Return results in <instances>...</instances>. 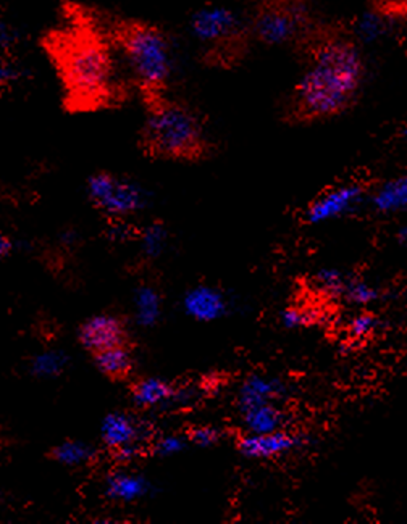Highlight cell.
<instances>
[{"mask_svg": "<svg viewBox=\"0 0 407 524\" xmlns=\"http://www.w3.org/2000/svg\"><path fill=\"white\" fill-rule=\"evenodd\" d=\"M94 361L99 370L112 379L127 378L133 368V357L127 344L115 345L94 353Z\"/></svg>", "mask_w": 407, "mask_h": 524, "instance_id": "obj_18", "label": "cell"}, {"mask_svg": "<svg viewBox=\"0 0 407 524\" xmlns=\"http://www.w3.org/2000/svg\"><path fill=\"white\" fill-rule=\"evenodd\" d=\"M378 326V318L369 312L355 314L347 326V332L353 339H365L372 336Z\"/></svg>", "mask_w": 407, "mask_h": 524, "instance_id": "obj_25", "label": "cell"}, {"mask_svg": "<svg viewBox=\"0 0 407 524\" xmlns=\"http://www.w3.org/2000/svg\"><path fill=\"white\" fill-rule=\"evenodd\" d=\"M141 149L146 155L174 162H197L207 155L209 141L201 117L168 92L143 98Z\"/></svg>", "mask_w": 407, "mask_h": 524, "instance_id": "obj_4", "label": "cell"}, {"mask_svg": "<svg viewBox=\"0 0 407 524\" xmlns=\"http://www.w3.org/2000/svg\"><path fill=\"white\" fill-rule=\"evenodd\" d=\"M67 355L59 351L41 353L31 361V371L39 378H52L61 375L67 367Z\"/></svg>", "mask_w": 407, "mask_h": 524, "instance_id": "obj_21", "label": "cell"}, {"mask_svg": "<svg viewBox=\"0 0 407 524\" xmlns=\"http://www.w3.org/2000/svg\"><path fill=\"white\" fill-rule=\"evenodd\" d=\"M136 322L141 326H154L160 316V297L151 287H139L135 294Z\"/></svg>", "mask_w": 407, "mask_h": 524, "instance_id": "obj_19", "label": "cell"}, {"mask_svg": "<svg viewBox=\"0 0 407 524\" xmlns=\"http://www.w3.org/2000/svg\"><path fill=\"white\" fill-rule=\"evenodd\" d=\"M324 314L314 308H296L289 307L281 314V322L289 328V330H298V328H309L316 326L324 320Z\"/></svg>", "mask_w": 407, "mask_h": 524, "instance_id": "obj_23", "label": "cell"}, {"mask_svg": "<svg viewBox=\"0 0 407 524\" xmlns=\"http://www.w3.org/2000/svg\"><path fill=\"white\" fill-rule=\"evenodd\" d=\"M128 332L120 318L113 314H96L83 323L80 328V342L86 351L94 353L106 351L115 345L127 344Z\"/></svg>", "mask_w": 407, "mask_h": 524, "instance_id": "obj_9", "label": "cell"}, {"mask_svg": "<svg viewBox=\"0 0 407 524\" xmlns=\"http://www.w3.org/2000/svg\"><path fill=\"white\" fill-rule=\"evenodd\" d=\"M166 232L164 226L151 225L146 228L143 236L144 254L157 257L162 248H166Z\"/></svg>", "mask_w": 407, "mask_h": 524, "instance_id": "obj_26", "label": "cell"}, {"mask_svg": "<svg viewBox=\"0 0 407 524\" xmlns=\"http://www.w3.org/2000/svg\"><path fill=\"white\" fill-rule=\"evenodd\" d=\"M372 205L380 213L407 211V176L382 184L372 197Z\"/></svg>", "mask_w": 407, "mask_h": 524, "instance_id": "obj_16", "label": "cell"}, {"mask_svg": "<svg viewBox=\"0 0 407 524\" xmlns=\"http://www.w3.org/2000/svg\"><path fill=\"white\" fill-rule=\"evenodd\" d=\"M98 18L115 51L128 63L141 98L168 92L172 51L166 33L154 23L136 18Z\"/></svg>", "mask_w": 407, "mask_h": 524, "instance_id": "obj_3", "label": "cell"}, {"mask_svg": "<svg viewBox=\"0 0 407 524\" xmlns=\"http://www.w3.org/2000/svg\"><path fill=\"white\" fill-rule=\"evenodd\" d=\"M102 441L106 442L110 449H120L123 445L137 444L143 437V425L136 421L133 416L127 413H109L102 421Z\"/></svg>", "mask_w": 407, "mask_h": 524, "instance_id": "obj_12", "label": "cell"}, {"mask_svg": "<svg viewBox=\"0 0 407 524\" xmlns=\"http://www.w3.org/2000/svg\"><path fill=\"white\" fill-rule=\"evenodd\" d=\"M90 201L112 217H127L146 205L143 189L110 173H96L88 181Z\"/></svg>", "mask_w": 407, "mask_h": 524, "instance_id": "obj_7", "label": "cell"}, {"mask_svg": "<svg viewBox=\"0 0 407 524\" xmlns=\"http://www.w3.org/2000/svg\"><path fill=\"white\" fill-rule=\"evenodd\" d=\"M71 14L67 28L52 30L43 39L63 88L70 112H98L120 105L128 89L117 71L110 39L98 16L86 10Z\"/></svg>", "mask_w": 407, "mask_h": 524, "instance_id": "obj_1", "label": "cell"}, {"mask_svg": "<svg viewBox=\"0 0 407 524\" xmlns=\"http://www.w3.org/2000/svg\"><path fill=\"white\" fill-rule=\"evenodd\" d=\"M299 51L306 55L308 67L289 96L288 123L308 125L346 112L364 78L359 47L317 26Z\"/></svg>", "mask_w": 407, "mask_h": 524, "instance_id": "obj_2", "label": "cell"}, {"mask_svg": "<svg viewBox=\"0 0 407 524\" xmlns=\"http://www.w3.org/2000/svg\"><path fill=\"white\" fill-rule=\"evenodd\" d=\"M402 136H404V139H407V125L404 126V129H402Z\"/></svg>", "mask_w": 407, "mask_h": 524, "instance_id": "obj_32", "label": "cell"}, {"mask_svg": "<svg viewBox=\"0 0 407 524\" xmlns=\"http://www.w3.org/2000/svg\"><path fill=\"white\" fill-rule=\"evenodd\" d=\"M176 398V390L170 386V382L158 378H146L135 384L131 390V398L139 408H154L160 405L168 404Z\"/></svg>", "mask_w": 407, "mask_h": 524, "instance_id": "obj_15", "label": "cell"}, {"mask_svg": "<svg viewBox=\"0 0 407 524\" xmlns=\"http://www.w3.org/2000/svg\"><path fill=\"white\" fill-rule=\"evenodd\" d=\"M139 454H141L139 444H129V445H123L120 449H115V458L118 462H131L136 457H139Z\"/></svg>", "mask_w": 407, "mask_h": 524, "instance_id": "obj_29", "label": "cell"}, {"mask_svg": "<svg viewBox=\"0 0 407 524\" xmlns=\"http://www.w3.org/2000/svg\"><path fill=\"white\" fill-rule=\"evenodd\" d=\"M191 28L203 47V61L207 65L233 68L244 61L252 33L228 8L209 5L197 10Z\"/></svg>", "mask_w": 407, "mask_h": 524, "instance_id": "obj_5", "label": "cell"}, {"mask_svg": "<svg viewBox=\"0 0 407 524\" xmlns=\"http://www.w3.org/2000/svg\"><path fill=\"white\" fill-rule=\"evenodd\" d=\"M183 307L197 322H213L225 314L226 302L217 289L199 285L185 295Z\"/></svg>", "mask_w": 407, "mask_h": 524, "instance_id": "obj_11", "label": "cell"}, {"mask_svg": "<svg viewBox=\"0 0 407 524\" xmlns=\"http://www.w3.org/2000/svg\"><path fill=\"white\" fill-rule=\"evenodd\" d=\"M285 394V386L277 379H269L262 376H251L242 382L238 394V407L242 413L259 405L271 404V400Z\"/></svg>", "mask_w": 407, "mask_h": 524, "instance_id": "obj_13", "label": "cell"}, {"mask_svg": "<svg viewBox=\"0 0 407 524\" xmlns=\"http://www.w3.org/2000/svg\"><path fill=\"white\" fill-rule=\"evenodd\" d=\"M12 248H14V244L10 242L7 236H4L2 240H0V254H2V257H8V254L12 252Z\"/></svg>", "mask_w": 407, "mask_h": 524, "instance_id": "obj_30", "label": "cell"}, {"mask_svg": "<svg viewBox=\"0 0 407 524\" xmlns=\"http://www.w3.org/2000/svg\"><path fill=\"white\" fill-rule=\"evenodd\" d=\"M364 201V188L359 184H343L317 197L306 210V220L320 225L353 213Z\"/></svg>", "mask_w": 407, "mask_h": 524, "instance_id": "obj_8", "label": "cell"}, {"mask_svg": "<svg viewBox=\"0 0 407 524\" xmlns=\"http://www.w3.org/2000/svg\"><path fill=\"white\" fill-rule=\"evenodd\" d=\"M301 437L289 435L285 429H279L275 433H267V435H244L238 442V449L244 457L259 458V460H267V458H275L283 454H288L298 445H301Z\"/></svg>", "mask_w": 407, "mask_h": 524, "instance_id": "obj_10", "label": "cell"}, {"mask_svg": "<svg viewBox=\"0 0 407 524\" xmlns=\"http://www.w3.org/2000/svg\"><path fill=\"white\" fill-rule=\"evenodd\" d=\"M398 242L402 246H407V226H402L398 231Z\"/></svg>", "mask_w": 407, "mask_h": 524, "instance_id": "obj_31", "label": "cell"}, {"mask_svg": "<svg viewBox=\"0 0 407 524\" xmlns=\"http://www.w3.org/2000/svg\"><path fill=\"white\" fill-rule=\"evenodd\" d=\"M242 415H244V425L251 435L275 433L283 429L287 421L285 413L271 404L259 405L256 408H251Z\"/></svg>", "mask_w": 407, "mask_h": 524, "instance_id": "obj_17", "label": "cell"}, {"mask_svg": "<svg viewBox=\"0 0 407 524\" xmlns=\"http://www.w3.org/2000/svg\"><path fill=\"white\" fill-rule=\"evenodd\" d=\"M189 441L193 444H196L199 447H211L213 444H217L222 437V433H220L217 427L213 426H197L193 427L189 431Z\"/></svg>", "mask_w": 407, "mask_h": 524, "instance_id": "obj_27", "label": "cell"}, {"mask_svg": "<svg viewBox=\"0 0 407 524\" xmlns=\"http://www.w3.org/2000/svg\"><path fill=\"white\" fill-rule=\"evenodd\" d=\"M343 297L357 307H367L380 299V291L375 285L361 279H349Z\"/></svg>", "mask_w": 407, "mask_h": 524, "instance_id": "obj_22", "label": "cell"}, {"mask_svg": "<svg viewBox=\"0 0 407 524\" xmlns=\"http://www.w3.org/2000/svg\"><path fill=\"white\" fill-rule=\"evenodd\" d=\"M347 281L349 277L333 268H324L318 271L316 276V283L320 287V291L330 295H343L346 291Z\"/></svg>", "mask_w": 407, "mask_h": 524, "instance_id": "obj_24", "label": "cell"}, {"mask_svg": "<svg viewBox=\"0 0 407 524\" xmlns=\"http://www.w3.org/2000/svg\"><path fill=\"white\" fill-rule=\"evenodd\" d=\"M149 489V482L135 473L115 472L106 481V494L120 502H135L147 494Z\"/></svg>", "mask_w": 407, "mask_h": 524, "instance_id": "obj_14", "label": "cell"}, {"mask_svg": "<svg viewBox=\"0 0 407 524\" xmlns=\"http://www.w3.org/2000/svg\"><path fill=\"white\" fill-rule=\"evenodd\" d=\"M317 24L308 0H256L249 30L265 45L299 49Z\"/></svg>", "mask_w": 407, "mask_h": 524, "instance_id": "obj_6", "label": "cell"}, {"mask_svg": "<svg viewBox=\"0 0 407 524\" xmlns=\"http://www.w3.org/2000/svg\"><path fill=\"white\" fill-rule=\"evenodd\" d=\"M53 460L67 466H78L88 463L94 457V449L84 442L67 441L62 442L52 450Z\"/></svg>", "mask_w": 407, "mask_h": 524, "instance_id": "obj_20", "label": "cell"}, {"mask_svg": "<svg viewBox=\"0 0 407 524\" xmlns=\"http://www.w3.org/2000/svg\"><path fill=\"white\" fill-rule=\"evenodd\" d=\"M183 449H185V441L176 435H166V437L158 439L154 445V452L157 454L158 457H170Z\"/></svg>", "mask_w": 407, "mask_h": 524, "instance_id": "obj_28", "label": "cell"}]
</instances>
